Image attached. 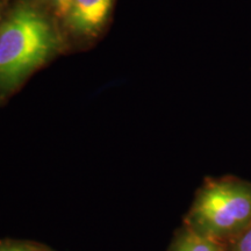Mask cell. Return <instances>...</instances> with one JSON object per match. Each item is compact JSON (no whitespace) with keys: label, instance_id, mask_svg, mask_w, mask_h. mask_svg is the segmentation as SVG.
<instances>
[{"label":"cell","instance_id":"cell-3","mask_svg":"<svg viewBox=\"0 0 251 251\" xmlns=\"http://www.w3.org/2000/svg\"><path fill=\"white\" fill-rule=\"evenodd\" d=\"M113 0H72L69 19L79 33H94L102 26Z\"/></svg>","mask_w":251,"mask_h":251},{"label":"cell","instance_id":"cell-5","mask_svg":"<svg viewBox=\"0 0 251 251\" xmlns=\"http://www.w3.org/2000/svg\"><path fill=\"white\" fill-rule=\"evenodd\" d=\"M234 251H251V226L237 236Z\"/></svg>","mask_w":251,"mask_h":251},{"label":"cell","instance_id":"cell-6","mask_svg":"<svg viewBox=\"0 0 251 251\" xmlns=\"http://www.w3.org/2000/svg\"><path fill=\"white\" fill-rule=\"evenodd\" d=\"M0 251H36L34 248L25 244H4L0 246Z\"/></svg>","mask_w":251,"mask_h":251},{"label":"cell","instance_id":"cell-4","mask_svg":"<svg viewBox=\"0 0 251 251\" xmlns=\"http://www.w3.org/2000/svg\"><path fill=\"white\" fill-rule=\"evenodd\" d=\"M172 251H222L216 243V241L212 238L203 236L190 230L183 235L177 243L175 244Z\"/></svg>","mask_w":251,"mask_h":251},{"label":"cell","instance_id":"cell-7","mask_svg":"<svg viewBox=\"0 0 251 251\" xmlns=\"http://www.w3.org/2000/svg\"><path fill=\"white\" fill-rule=\"evenodd\" d=\"M52 2L59 9V12H62L63 14H68L70 11L72 0H52Z\"/></svg>","mask_w":251,"mask_h":251},{"label":"cell","instance_id":"cell-1","mask_svg":"<svg viewBox=\"0 0 251 251\" xmlns=\"http://www.w3.org/2000/svg\"><path fill=\"white\" fill-rule=\"evenodd\" d=\"M56 47L57 37L47 19L28 6L19 7L0 28V85H17Z\"/></svg>","mask_w":251,"mask_h":251},{"label":"cell","instance_id":"cell-2","mask_svg":"<svg viewBox=\"0 0 251 251\" xmlns=\"http://www.w3.org/2000/svg\"><path fill=\"white\" fill-rule=\"evenodd\" d=\"M191 230L212 240L240 236L251 226V185L218 181L203 188L188 216Z\"/></svg>","mask_w":251,"mask_h":251}]
</instances>
